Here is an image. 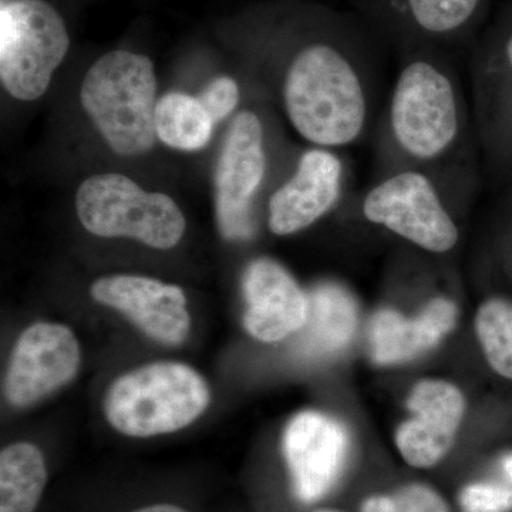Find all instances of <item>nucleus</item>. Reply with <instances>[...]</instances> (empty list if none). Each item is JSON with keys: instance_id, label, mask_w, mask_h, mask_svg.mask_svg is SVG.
<instances>
[{"instance_id": "obj_22", "label": "nucleus", "mask_w": 512, "mask_h": 512, "mask_svg": "<svg viewBox=\"0 0 512 512\" xmlns=\"http://www.w3.org/2000/svg\"><path fill=\"white\" fill-rule=\"evenodd\" d=\"M362 512H450L446 500L426 484H407L393 494L372 495Z\"/></svg>"}, {"instance_id": "obj_25", "label": "nucleus", "mask_w": 512, "mask_h": 512, "mask_svg": "<svg viewBox=\"0 0 512 512\" xmlns=\"http://www.w3.org/2000/svg\"><path fill=\"white\" fill-rule=\"evenodd\" d=\"M498 470H500L501 478L512 487V450L498 458Z\"/></svg>"}, {"instance_id": "obj_9", "label": "nucleus", "mask_w": 512, "mask_h": 512, "mask_svg": "<svg viewBox=\"0 0 512 512\" xmlns=\"http://www.w3.org/2000/svg\"><path fill=\"white\" fill-rule=\"evenodd\" d=\"M69 47L62 16L45 0L2 5L0 79L10 96L23 101L43 96Z\"/></svg>"}, {"instance_id": "obj_14", "label": "nucleus", "mask_w": 512, "mask_h": 512, "mask_svg": "<svg viewBox=\"0 0 512 512\" xmlns=\"http://www.w3.org/2000/svg\"><path fill=\"white\" fill-rule=\"evenodd\" d=\"M92 296L164 345H181L190 333L191 316L180 286L146 276H107L94 282Z\"/></svg>"}, {"instance_id": "obj_8", "label": "nucleus", "mask_w": 512, "mask_h": 512, "mask_svg": "<svg viewBox=\"0 0 512 512\" xmlns=\"http://www.w3.org/2000/svg\"><path fill=\"white\" fill-rule=\"evenodd\" d=\"M488 0H349L353 10L392 53L439 47L470 49L480 35Z\"/></svg>"}, {"instance_id": "obj_17", "label": "nucleus", "mask_w": 512, "mask_h": 512, "mask_svg": "<svg viewBox=\"0 0 512 512\" xmlns=\"http://www.w3.org/2000/svg\"><path fill=\"white\" fill-rule=\"evenodd\" d=\"M457 316L456 303L444 296L431 299L414 318L392 309L376 312L369 329L373 360L387 366L416 359L446 338L456 326Z\"/></svg>"}, {"instance_id": "obj_1", "label": "nucleus", "mask_w": 512, "mask_h": 512, "mask_svg": "<svg viewBox=\"0 0 512 512\" xmlns=\"http://www.w3.org/2000/svg\"><path fill=\"white\" fill-rule=\"evenodd\" d=\"M288 45L279 94L296 133L332 150L372 137L390 53L372 29L353 10L320 9Z\"/></svg>"}, {"instance_id": "obj_12", "label": "nucleus", "mask_w": 512, "mask_h": 512, "mask_svg": "<svg viewBox=\"0 0 512 512\" xmlns=\"http://www.w3.org/2000/svg\"><path fill=\"white\" fill-rule=\"evenodd\" d=\"M282 450L293 495L303 504L316 503L342 474L349 453L348 431L326 414L302 412L289 421Z\"/></svg>"}, {"instance_id": "obj_27", "label": "nucleus", "mask_w": 512, "mask_h": 512, "mask_svg": "<svg viewBox=\"0 0 512 512\" xmlns=\"http://www.w3.org/2000/svg\"><path fill=\"white\" fill-rule=\"evenodd\" d=\"M131 512H188L184 508L178 507L173 504H154L148 505V507L138 508L136 511Z\"/></svg>"}, {"instance_id": "obj_3", "label": "nucleus", "mask_w": 512, "mask_h": 512, "mask_svg": "<svg viewBox=\"0 0 512 512\" xmlns=\"http://www.w3.org/2000/svg\"><path fill=\"white\" fill-rule=\"evenodd\" d=\"M470 187L420 170L402 168L376 177L360 201V212L370 224L406 239L431 254H447L460 241V227L451 211L454 197H473Z\"/></svg>"}, {"instance_id": "obj_13", "label": "nucleus", "mask_w": 512, "mask_h": 512, "mask_svg": "<svg viewBox=\"0 0 512 512\" xmlns=\"http://www.w3.org/2000/svg\"><path fill=\"white\" fill-rule=\"evenodd\" d=\"M346 167L338 150L309 148L295 173L276 188L268 202V227L279 237L311 227L339 204Z\"/></svg>"}, {"instance_id": "obj_21", "label": "nucleus", "mask_w": 512, "mask_h": 512, "mask_svg": "<svg viewBox=\"0 0 512 512\" xmlns=\"http://www.w3.org/2000/svg\"><path fill=\"white\" fill-rule=\"evenodd\" d=\"M476 333L488 366L495 375L512 382V299L493 296L481 303Z\"/></svg>"}, {"instance_id": "obj_26", "label": "nucleus", "mask_w": 512, "mask_h": 512, "mask_svg": "<svg viewBox=\"0 0 512 512\" xmlns=\"http://www.w3.org/2000/svg\"><path fill=\"white\" fill-rule=\"evenodd\" d=\"M511 194V201L508 202L510 212H508V225H507V249H505V255H507V264L512 274V187L508 188Z\"/></svg>"}, {"instance_id": "obj_19", "label": "nucleus", "mask_w": 512, "mask_h": 512, "mask_svg": "<svg viewBox=\"0 0 512 512\" xmlns=\"http://www.w3.org/2000/svg\"><path fill=\"white\" fill-rule=\"evenodd\" d=\"M47 483L42 451L15 443L0 454V512H35Z\"/></svg>"}, {"instance_id": "obj_6", "label": "nucleus", "mask_w": 512, "mask_h": 512, "mask_svg": "<svg viewBox=\"0 0 512 512\" xmlns=\"http://www.w3.org/2000/svg\"><path fill=\"white\" fill-rule=\"evenodd\" d=\"M470 103L484 183L512 187V9L468 49Z\"/></svg>"}, {"instance_id": "obj_18", "label": "nucleus", "mask_w": 512, "mask_h": 512, "mask_svg": "<svg viewBox=\"0 0 512 512\" xmlns=\"http://www.w3.org/2000/svg\"><path fill=\"white\" fill-rule=\"evenodd\" d=\"M308 319L295 349L309 359H325L346 348L356 332L355 299L342 285L323 282L308 293Z\"/></svg>"}, {"instance_id": "obj_15", "label": "nucleus", "mask_w": 512, "mask_h": 512, "mask_svg": "<svg viewBox=\"0 0 512 512\" xmlns=\"http://www.w3.org/2000/svg\"><path fill=\"white\" fill-rule=\"evenodd\" d=\"M407 407L413 417L397 429L396 446L410 467H434L453 446L466 399L454 384L421 380L413 387Z\"/></svg>"}, {"instance_id": "obj_24", "label": "nucleus", "mask_w": 512, "mask_h": 512, "mask_svg": "<svg viewBox=\"0 0 512 512\" xmlns=\"http://www.w3.org/2000/svg\"><path fill=\"white\" fill-rule=\"evenodd\" d=\"M204 109L210 114L212 121L224 120L235 109L239 103L238 84L231 77H218L214 82L208 84L198 97Z\"/></svg>"}, {"instance_id": "obj_10", "label": "nucleus", "mask_w": 512, "mask_h": 512, "mask_svg": "<svg viewBox=\"0 0 512 512\" xmlns=\"http://www.w3.org/2000/svg\"><path fill=\"white\" fill-rule=\"evenodd\" d=\"M266 171L264 124L255 111H241L229 127L215 171L218 227L228 241H248L254 237V201Z\"/></svg>"}, {"instance_id": "obj_11", "label": "nucleus", "mask_w": 512, "mask_h": 512, "mask_svg": "<svg viewBox=\"0 0 512 512\" xmlns=\"http://www.w3.org/2000/svg\"><path fill=\"white\" fill-rule=\"evenodd\" d=\"M80 346L67 326L35 323L20 335L5 377V396L15 407L32 406L72 382Z\"/></svg>"}, {"instance_id": "obj_4", "label": "nucleus", "mask_w": 512, "mask_h": 512, "mask_svg": "<svg viewBox=\"0 0 512 512\" xmlns=\"http://www.w3.org/2000/svg\"><path fill=\"white\" fill-rule=\"evenodd\" d=\"M156 93L151 60L116 50L90 67L80 100L107 146L119 156L133 157L156 144Z\"/></svg>"}, {"instance_id": "obj_16", "label": "nucleus", "mask_w": 512, "mask_h": 512, "mask_svg": "<svg viewBox=\"0 0 512 512\" xmlns=\"http://www.w3.org/2000/svg\"><path fill=\"white\" fill-rule=\"evenodd\" d=\"M247 311L244 326L252 338L281 342L298 333L308 319V293L288 271L269 258L252 261L242 279Z\"/></svg>"}, {"instance_id": "obj_7", "label": "nucleus", "mask_w": 512, "mask_h": 512, "mask_svg": "<svg viewBox=\"0 0 512 512\" xmlns=\"http://www.w3.org/2000/svg\"><path fill=\"white\" fill-rule=\"evenodd\" d=\"M76 210L87 231L97 237H127L147 247L170 249L183 238L185 217L173 198L147 192L120 174L87 178L76 194Z\"/></svg>"}, {"instance_id": "obj_5", "label": "nucleus", "mask_w": 512, "mask_h": 512, "mask_svg": "<svg viewBox=\"0 0 512 512\" xmlns=\"http://www.w3.org/2000/svg\"><path fill=\"white\" fill-rule=\"evenodd\" d=\"M210 402V387L200 373L183 363L160 362L114 380L104 413L124 436L153 437L184 429Z\"/></svg>"}, {"instance_id": "obj_23", "label": "nucleus", "mask_w": 512, "mask_h": 512, "mask_svg": "<svg viewBox=\"0 0 512 512\" xmlns=\"http://www.w3.org/2000/svg\"><path fill=\"white\" fill-rule=\"evenodd\" d=\"M461 512H512V487L503 478L474 481L458 494Z\"/></svg>"}, {"instance_id": "obj_20", "label": "nucleus", "mask_w": 512, "mask_h": 512, "mask_svg": "<svg viewBox=\"0 0 512 512\" xmlns=\"http://www.w3.org/2000/svg\"><path fill=\"white\" fill-rule=\"evenodd\" d=\"M214 124L201 101L188 94L168 93L157 101V136L175 150H201L210 141Z\"/></svg>"}, {"instance_id": "obj_2", "label": "nucleus", "mask_w": 512, "mask_h": 512, "mask_svg": "<svg viewBox=\"0 0 512 512\" xmlns=\"http://www.w3.org/2000/svg\"><path fill=\"white\" fill-rule=\"evenodd\" d=\"M396 56V79L372 136L376 177L420 168L480 188V148L456 53L416 47Z\"/></svg>"}, {"instance_id": "obj_28", "label": "nucleus", "mask_w": 512, "mask_h": 512, "mask_svg": "<svg viewBox=\"0 0 512 512\" xmlns=\"http://www.w3.org/2000/svg\"><path fill=\"white\" fill-rule=\"evenodd\" d=\"M320 512H335V511H320Z\"/></svg>"}]
</instances>
